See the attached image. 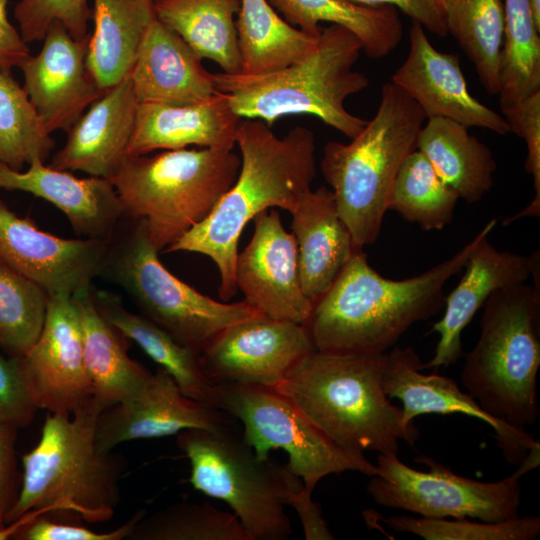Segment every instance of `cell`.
Wrapping results in <instances>:
<instances>
[{"instance_id":"obj_1","label":"cell","mask_w":540,"mask_h":540,"mask_svg":"<svg viewBox=\"0 0 540 540\" xmlns=\"http://www.w3.org/2000/svg\"><path fill=\"white\" fill-rule=\"evenodd\" d=\"M490 220L464 247L420 275L404 280L381 276L357 250L331 286L313 302L304 324L316 350L336 354L381 355L415 323L437 314L444 286L461 269Z\"/></svg>"},{"instance_id":"obj_5","label":"cell","mask_w":540,"mask_h":540,"mask_svg":"<svg viewBox=\"0 0 540 540\" xmlns=\"http://www.w3.org/2000/svg\"><path fill=\"white\" fill-rule=\"evenodd\" d=\"M361 52L352 32L330 25L322 28L315 50L295 63L262 74L212 73V79L241 118L271 127L281 117L309 114L352 139L367 123L345 107L349 96L370 83L353 69Z\"/></svg>"},{"instance_id":"obj_12","label":"cell","mask_w":540,"mask_h":540,"mask_svg":"<svg viewBox=\"0 0 540 540\" xmlns=\"http://www.w3.org/2000/svg\"><path fill=\"white\" fill-rule=\"evenodd\" d=\"M212 405L242 424L243 437L258 458H269L274 449L284 450L289 456L287 466L301 479L307 495L330 474L350 470L370 477L380 473L363 452L334 443L274 388L215 385Z\"/></svg>"},{"instance_id":"obj_6","label":"cell","mask_w":540,"mask_h":540,"mask_svg":"<svg viewBox=\"0 0 540 540\" xmlns=\"http://www.w3.org/2000/svg\"><path fill=\"white\" fill-rule=\"evenodd\" d=\"M531 277L534 286H506L485 301L479 339L461 372L467 393L485 412L521 428L534 425L540 414L539 258Z\"/></svg>"},{"instance_id":"obj_17","label":"cell","mask_w":540,"mask_h":540,"mask_svg":"<svg viewBox=\"0 0 540 540\" xmlns=\"http://www.w3.org/2000/svg\"><path fill=\"white\" fill-rule=\"evenodd\" d=\"M107 241L55 236L0 199V257L49 296H72L90 287Z\"/></svg>"},{"instance_id":"obj_34","label":"cell","mask_w":540,"mask_h":540,"mask_svg":"<svg viewBox=\"0 0 540 540\" xmlns=\"http://www.w3.org/2000/svg\"><path fill=\"white\" fill-rule=\"evenodd\" d=\"M443 8L448 34L474 65L486 92L498 95L504 33L503 0H445Z\"/></svg>"},{"instance_id":"obj_14","label":"cell","mask_w":540,"mask_h":540,"mask_svg":"<svg viewBox=\"0 0 540 540\" xmlns=\"http://www.w3.org/2000/svg\"><path fill=\"white\" fill-rule=\"evenodd\" d=\"M313 350L304 325L263 316L219 332L201 351L200 361L215 385L275 388Z\"/></svg>"},{"instance_id":"obj_19","label":"cell","mask_w":540,"mask_h":540,"mask_svg":"<svg viewBox=\"0 0 540 540\" xmlns=\"http://www.w3.org/2000/svg\"><path fill=\"white\" fill-rule=\"evenodd\" d=\"M421 369L423 364L410 347H395L382 354V387L389 399L402 401L405 424H413L415 417L430 413H461L477 418L493 428L504 458L517 465L539 443L524 428L501 421L485 412L453 379L437 374L425 375L420 373Z\"/></svg>"},{"instance_id":"obj_7","label":"cell","mask_w":540,"mask_h":540,"mask_svg":"<svg viewBox=\"0 0 540 540\" xmlns=\"http://www.w3.org/2000/svg\"><path fill=\"white\" fill-rule=\"evenodd\" d=\"M426 119L413 99L388 82L377 112L358 135L324 145L320 170L357 249L378 239L393 182Z\"/></svg>"},{"instance_id":"obj_39","label":"cell","mask_w":540,"mask_h":540,"mask_svg":"<svg viewBox=\"0 0 540 540\" xmlns=\"http://www.w3.org/2000/svg\"><path fill=\"white\" fill-rule=\"evenodd\" d=\"M49 295L0 257V349L20 358L38 338Z\"/></svg>"},{"instance_id":"obj_42","label":"cell","mask_w":540,"mask_h":540,"mask_svg":"<svg viewBox=\"0 0 540 540\" xmlns=\"http://www.w3.org/2000/svg\"><path fill=\"white\" fill-rule=\"evenodd\" d=\"M502 112L510 132L524 139L526 143L524 167L533 178L535 190V196L527 207L503 221V225H508L523 217L540 215V91L526 96Z\"/></svg>"},{"instance_id":"obj_25","label":"cell","mask_w":540,"mask_h":540,"mask_svg":"<svg viewBox=\"0 0 540 540\" xmlns=\"http://www.w3.org/2000/svg\"><path fill=\"white\" fill-rule=\"evenodd\" d=\"M129 77L138 103L189 104L217 92L201 59L157 18L144 35Z\"/></svg>"},{"instance_id":"obj_47","label":"cell","mask_w":540,"mask_h":540,"mask_svg":"<svg viewBox=\"0 0 540 540\" xmlns=\"http://www.w3.org/2000/svg\"><path fill=\"white\" fill-rule=\"evenodd\" d=\"M8 0H0V69L11 71L30 56V49L7 18Z\"/></svg>"},{"instance_id":"obj_26","label":"cell","mask_w":540,"mask_h":540,"mask_svg":"<svg viewBox=\"0 0 540 540\" xmlns=\"http://www.w3.org/2000/svg\"><path fill=\"white\" fill-rule=\"evenodd\" d=\"M291 215L301 286L314 302L359 249L338 213L330 189L321 186L310 190Z\"/></svg>"},{"instance_id":"obj_15","label":"cell","mask_w":540,"mask_h":540,"mask_svg":"<svg viewBox=\"0 0 540 540\" xmlns=\"http://www.w3.org/2000/svg\"><path fill=\"white\" fill-rule=\"evenodd\" d=\"M233 419L208 403L184 395L174 379L158 367L128 397L102 410L95 442L98 449L108 452L124 442L175 435L189 428L235 426Z\"/></svg>"},{"instance_id":"obj_30","label":"cell","mask_w":540,"mask_h":540,"mask_svg":"<svg viewBox=\"0 0 540 540\" xmlns=\"http://www.w3.org/2000/svg\"><path fill=\"white\" fill-rule=\"evenodd\" d=\"M92 285L72 298L79 312L84 363L93 394L108 407L128 397L150 371L129 357L130 340L99 314Z\"/></svg>"},{"instance_id":"obj_23","label":"cell","mask_w":540,"mask_h":540,"mask_svg":"<svg viewBox=\"0 0 540 540\" xmlns=\"http://www.w3.org/2000/svg\"><path fill=\"white\" fill-rule=\"evenodd\" d=\"M137 104L129 76L107 89L74 122L49 166L110 179L127 156Z\"/></svg>"},{"instance_id":"obj_49","label":"cell","mask_w":540,"mask_h":540,"mask_svg":"<svg viewBox=\"0 0 540 540\" xmlns=\"http://www.w3.org/2000/svg\"><path fill=\"white\" fill-rule=\"evenodd\" d=\"M537 26L540 28V0H529Z\"/></svg>"},{"instance_id":"obj_21","label":"cell","mask_w":540,"mask_h":540,"mask_svg":"<svg viewBox=\"0 0 540 540\" xmlns=\"http://www.w3.org/2000/svg\"><path fill=\"white\" fill-rule=\"evenodd\" d=\"M490 232L479 239L463 268L459 284L445 298L442 318L433 325L440 336L435 354L423 368L449 366L463 356L461 334L476 312L494 291L526 282L532 276L539 252L531 256L496 249L488 240Z\"/></svg>"},{"instance_id":"obj_16","label":"cell","mask_w":540,"mask_h":540,"mask_svg":"<svg viewBox=\"0 0 540 540\" xmlns=\"http://www.w3.org/2000/svg\"><path fill=\"white\" fill-rule=\"evenodd\" d=\"M253 221L252 238L236 258L237 290L264 316L304 325L313 302L301 286L295 237L274 209L262 211Z\"/></svg>"},{"instance_id":"obj_29","label":"cell","mask_w":540,"mask_h":540,"mask_svg":"<svg viewBox=\"0 0 540 540\" xmlns=\"http://www.w3.org/2000/svg\"><path fill=\"white\" fill-rule=\"evenodd\" d=\"M468 129L451 119L429 118L419 132L416 149L459 198L476 203L491 190L497 164L490 148Z\"/></svg>"},{"instance_id":"obj_44","label":"cell","mask_w":540,"mask_h":540,"mask_svg":"<svg viewBox=\"0 0 540 540\" xmlns=\"http://www.w3.org/2000/svg\"><path fill=\"white\" fill-rule=\"evenodd\" d=\"M146 514L136 512L125 524L109 532L99 533L84 526L58 523L40 516L22 528L13 539L17 540H127L136 523Z\"/></svg>"},{"instance_id":"obj_3","label":"cell","mask_w":540,"mask_h":540,"mask_svg":"<svg viewBox=\"0 0 540 540\" xmlns=\"http://www.w3.org/2000/svg\"><path fill=\"white\" fill-rule=\"evenodd\" d=\"M105 408L92 397L70 415L48 412L38 443L22 455L20 492L7 525L38 509L88 523L113 517L127 464L122 455L96 446L97 420Z\"/></svg>"},{"instance_id":"obj_32","label":"cell","mask_w":540,"mask_h":540,"mask_svg":"<svg viewBox=\"0 0 540 540\" xmlns=\"http://www.w3.org/2000/svg\"><path fill=\"white\" fill-rule=\"evenodd\" d=\"M240 0H154L157 20L177 33L202 60L222 72H241L236 17Z\"/></svg>"},{"instance_id":"obj_24","label":"cell","mask_w":540,"mask_h":540,"mask_svg":"<svg viewBox=\"0 0 540 540\" xmlns=\"http://www.w3.org/2000/svg\"><path fill=\"white\" fill-rule=\"evenodd\" d=\"M240 121L227 94L218 90L189 104L138 103L127 155L189 145L232 150Z\"/></svg>"},{"instance_id":"obj_37","label":"cell","mask_w":540,"mask_h":540,"mask_svg":"<svg viewBox=\"0 0 540 540\" xmlns=\"http://www.w3.org/2000/svg\"><path fill=\"white\" fill-rule=\"evenodd\" d=\"M54 147L24 88L0 69V163L21 171L34 159L45 162Z\"/></svg>"},{"instance_id":"obj_13","label":"cell","mask_w":540,"mask_h":540,"mask_svg":"<svg viewBox=\"0 0 540 540\" xmlns=\"http://www.w3.org/2000/svg\"><path fill=\"white\" fill-rule=\"evenodd\" d=\"M18 364L27 396L37 410L70 415L94 397L72 296H49L43 328Z\"/></svg>"},{"instance_id":"obj_4","label":"cell","mask_w":540,"mask_h":540,"mask_svg":"<svg viewBox=\"0 0 540 540\" xmlns=\"http://www.w3.org/2000/svg\"><path fill=\"white\" fill-rule=\"evenodd\" d=\"M381 367L382 354L313 350L274 389L340 447L398 455L399 442L413 445L419 430L385 395Z\"/></svg>"},{"instance_id":"obj_51","label":"cell","mask_w":540,"mask_h":540,"mask_svg":"<svg viewBox=\"0 0 540 540\" xmlns=\"http://www.w3.org/2000/svg\"><path fill=\"white\" fill-rule=\"evenodd\" d=\"M438 1H439V2L442 4V6H443V3L445 2V0H438Z\"/></svg>"},{"instance_id":"obj_33","label":"cell","mask_w":540,"mask_h":540,"mask_svg":"<svg viewBox=\"0 0 540 540\" xmlns=\"http://www.w3.org/2000/svg\"><path fill=\"white\" fill-rule=\"evenodd\" d=\"M236 28L243 74L295 63L315 50L319 37L288 24L268 0H240Z\"/></svg>"},{"instance_id":"obj_50","label":"cell","mask_w":540,"mask_h":540,"mask_svg":"<svg viewBox=\"0 0 540 540\" xmlns=\"http://www.w3.org/2000/svg\"><path fill=\"white\" fill-rule=\"evenodd\" d=\"M8 539V535L5 532H0V540H6Z\"/></svg>"},{"instance_id":"obj_10","label":"cell","mask_w":540,"mask_h":540,"mask_svg":"<svg viewBox=\"0 0 540 540\" xmlns=\"http://www.w3.org/2000/svg\"><path fill=\"white\" fill-rule=\"evenodd\" d=\"M177 445L190 461L194 489L226 502L251 540L288 538L284 506H291L303 483L287 465L258 458L235 426L185 429Z\"/></svg>"},{"instance_id":"obj_28","label":"cell","mask_w":540,"mask_h":540,"mask_svg":"<svg viewBox=\"0 0 540 540\" xmlns=\"http://www.w3.org/2000/svg\"><path fill=\"white\" fill-rule=\"evenodd\" d=\"M94 32L86 63L107 90L128 77L146 31L156 19L154 0H94Z\"/></svg>"},{"instance_id":"obj_8","label":"cell","mask_w":540,"mask_h":540,"mask_svg":"<svg viewBox=\"0 0 540 540\" xmlns=\"http://www.w3.org/2000/svg\"><path fill=\"white\" fill-rule=\"evenodd\" d=\"M240 157L229 149L127 155L112 182L124 215L142 219L160 251L204 220L235 182Z\"/></svg>"},{"instance_id":"obj_11","label":"cell","mask_w":540,"mask_h":540,"mask_svg":"<svg viewBox=\"0 0 540 540\" xmlns=\"http://www.w3.org/2000/svg\"><path fill=\"white\" fill-rule=\"evenodd\" d=\"M540 444L533 446L513 474L481 482L455 474L427 456L415 461L428 466L420 471L396 454H378L380 473L370 476L367 491L378 505L416 513L426 518H473L499 522L519 516L521 477L539 465Z\"/></svg>"},{"instance_id":"obj_2","label":"cell","mask_w":540,"mask_h":540,"mask_svg":"<svg viewBox=\"0 0 540 540\" xmlns=\"http://www.w3.org/2000/svg\"><path fill=\"white\" fill-rule=\"evenodd\" d=\"M236 144L241 164L235 182L204 220L165 249L208 256L218 268L224 302L237 292L238 242L247 223L273 207L292 213L316 175L315 137L306 127L297 126L280 138L262 120H241Z\"/></svg>"},{"instance_id":"obj_36","label":"cell","mask_w":540,"mask_h":540,"mask_svg":"<svg viewBox=\"0 0 540 540\" xmlns=\"http://www.w3.org/2000/svg\"><path fill=\"white\" fill-rule=\"evenodd\" d=\"M458 199L457 193L442 181L428 159L415 149L397 172L387 209L425 231L441 230L451 223Z\"/></svg>"},{"instance_id":"obj_45","label":"cell","mask_w":540,"mask_h":540,"mask_svg":"<svg viewBox=\"0 0 540 540\" xmlns=\"http://www.w3.org/2000/svg\"><path fill=\"white\" fill-rule=\"evenodd\" d=\"M36 412L24 388L18 358L0 353V423L23 428Z\"/></svg>"},{"instance_id":"obj_35","label":"cell","mask_w":540,"mask_h":540,"mask_svg":"<svg viewBox=\"0 0 540 540\" xmlns=\"http://www.w3.org/2000/svg\"><path fill=\"white\" fill-rule=\"evenodd\" d=\"M504 33L499 80L501 109L540 91V28L529 0H503Z\"/></svg>"},{"instance_id":"obj_31","label":"cell","mask_w":540,"mask_h":540,"mask_svg":"<svg viewBox=\"0 0 540 540\" xmlns=\"http://www.w3.org/2000/svg\"><path fill=\"white\" fill-rule=\"evenodd\" d=\"M290 25L319 35L320 23L343 27L361 42L362 51L373 59L389 55L400 43L403 25L393 6L370 7L349 0H268Z\"/></svg>"},{"instance_id":"obj_40","label":"cell","mask_w":540,"mask_h":540,"mask_svg":"<svg viewBox=\"0 0 540 540\" xmlns=\"http://www.w3.org/2000/svg\"><path fill=\"white\" fill-rule=\"evenodd\" d=\"M382 521L396 531L409 532L425 540H531L540 534L538 516L477 522L467 518L448 520L396 515Z\"/></svg>"},{"instance_id":"obj_46","label":"cell","mask_w":540,"mask_h":540,"mask_svg":"<svg viewBox=\"0 0 540 540\" xmlns=\"http://www.w3.org/2000/svg\"><path fill=\"white\" fill-rule=\"evenodd\" d=\"M355 4L378 7L393 6L419 22L428 31L445 37L448 35L444 8L438 0H349Z\"/></svg>"},{"instance_id":"obj_22","label":"cell","mask_w":540,"mask_h":540,"mask_svg":"<svg viewBox=\"0 0 540 540\" xmlns=\"http://www.w3.org/2000/svg\"><path fill=\"white\" fill-rule=\"evenodd\" d=\"M0 188L24 191L58 208L80 238L109 240L124 216L120 198L109 179L78 178L34 159L27 171L0 163Z\"/></svg>"},{"instance_id":"obj_43","label":"cell","mask_w":540,"mask_h":540,"mask_svg":"<svg viewBox=\"0 0 540 540\" xmlns=\"http://www.w3.org/2000/svg\"><path fill=\"white\" fill-rule=\"evenodd\" d=\"M18 428L0 423V532L14 536L26 525L32 522L30 514L21 516L11 524H6V518L15 505L21 487V478L17 467L15 442Z\"/></svg>"},{"instance_id":"obj_20","label":"cell","mask_w":540,"mask_h":540,"mask_svg":"<svg viewBox=\"0 0 540 540\" xmlns=\"http://www.w3.org/2000/svg\"><path fill=\"white\" fill-rule=\"evenodd\" d=\"M391 82L418 104L427 119L447 118L498 135L510 132L503 115L472 96L459 58L437 50L417 21H412L409 29L408 54L391 76Z\"/></svg>"},{"instance_id":"obj_18","label":"cell","mask_w":540,"mask_h":540,"mask_svg":"<svg viewBox=\"0 0 540 540\" xmlns=\"http://www.w3.org/2000/svg\"><path fill=\"white\" fill-rule=\"evenodd\" d=\"M89 38L75 40L60 22L54 21L40 52L30 55L19 67L24 74L23 88L49 134L56 130L68 132L106 91L87 67Z\"/></svg>"},{"instance_id":"obj_41","label":"cell","mask_w":540,"mask_h":540,"mask_svg":"<svg viewBox=\"0 0 540 540\" xmlns=\"http://www.w3.org/2000/svg\"><path fill=\"white\" fill-rule=\"evenodd\" d=\"M25 43L43 40L54 21L78 41L88 38L87 23L93 16L88 0H21L14 9Z\"/></svg>"},{"instance_id":"obj_27","label":"cell","mask_w":540,"mask_h":540,"mask_svg":"<svg viewBox=\"0 0 540 540\" xmlns=\"http://www.w3.org/2000/svg\"><path fill=\"white\" fill-rule=\"evenodd\" d=\"M91 296L99 314L165 370L184 395L212 405L215 384L204 373L199 353L140 313L128 311L116 293L92 285Z\"/></svg>"},{"instance_id":"obj_9","label":"cell","mask_w":540,"mask_h":540,"mask_svg":"<svg viewBox=\"0 0 540 540\" xmlns=\"http://www.w3.org/2000/svg\"><path fill=\"white\" fill-rule=\"evenodd\" d=\"M142 219L123 216L107 241L97 277L121 288L139 313L197 353L219 332L264 315L246 301L219 302L163 266ZM266 317V316H265Z\"/></svg>"},{"instance_id":"obj_38","label":"cell","mask_w":540,"mask_h":540,"mask_svg":"<svg viewBox=\"0 0 540 540\" xmlns=\"http://www.w3.org/2000/svg\"><path fill=\"white\" fill-rule=\"evenodd\" d=\"M127 540H251L232 512L208 503H178L136 523Z\"/></svg>"},{"instance_id":"obj_48","label":"cell","mask_w":540,"mask_h":540,"mask_svg":"<svg viewBox=\"0 0 540 540\" xmlns=\"http://www.w3.org/2000/svg\"><path fill=\"white\" fill-rule=\"evenodd\" d=\"M291 506L297 511L307 540H333L334 535L330 532L322 517L318 503L312 500L311 495L302 490L297 494Z\"/></svg>"}]
</instances>
